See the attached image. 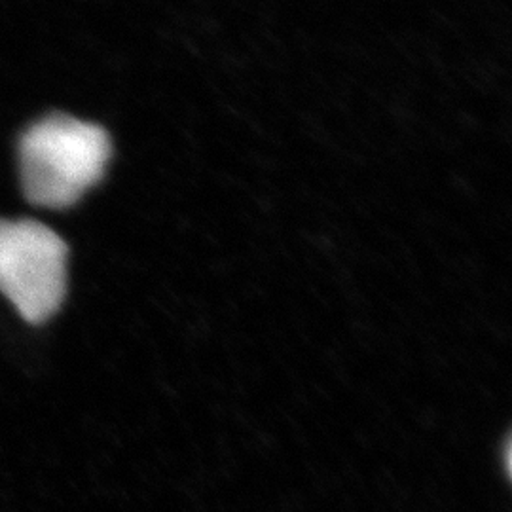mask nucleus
<instances>
[{"label": "nucleus", "instance_id": "1", "mask_svg": "<svg viewBox=\"0 0 512 512\" xmlns=\"http://www.w3.org/2000/svg\"><path fill=\"white\" fill-rule=\"evenodd\" d=\"M109 158L105 129L65 114L48 116L19 143L23 192L38 207H71L103 179Z\"/></svg>", "mask_w": 512, "mask_h": 512}, {"label": "nucleus", "instance_id": "2", "mask_svg": "<svg viewBox=\"0 0 512 512\" xmlns=\"http://www.w3.org/2000/svg\"><path fill=\"white\" fill-rule=\"evenodd\" d=\"M67 243L37 220H0V293L27 323H44L67 294Z\"/></svg>", "mask_w": 512, "mask_h": 512}]
</instances>
